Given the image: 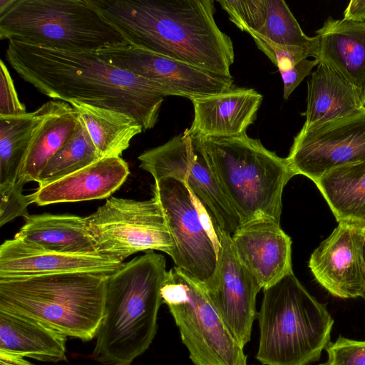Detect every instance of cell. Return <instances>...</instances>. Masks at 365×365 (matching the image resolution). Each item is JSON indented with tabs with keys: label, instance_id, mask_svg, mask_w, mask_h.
<instances>
[{
	"label": "cell",
	"instance_id": "cell-38",
	"mask_svg": "<svg viewBox=\"0 0 365 365\" xmlns=\"http://www.w3.org/2000/svg\"><path fill=\"white\" fill-rule=\"evenodd\" d=\"M13 1L14 0H0V14L4 11Z\"/></svg>",
	"mask_w": 365,
	"mask_h": 365
},
{
	"label": "cell",
	"instance_id": "cell-13",
	"mask_svg": "<svg viewBox=\"0 0 365 365\" xmlns=\"http://www.w3.org/2000/svg\"><path fill=\"white\" fill-rule=\"evenodd\" d=\"M100 59L155 83L168 96L188 98L215 95L233 87L224 77L125 42L93 52Z\"/></svg>",
	"mask_w": 365,
	"mask_h": 365
},
{
	"label": "cell",
	"instance_id": "cell-8",
	"mask_svg": "<svg viewBox=\"0 0 365 365\" xmlns=\"http://www.w3.org/2000/svg\"><path fill=\"white\" fill-rule=\"evenodd\" d=\"M161 297L195 365H247L244 346L200 282L174 267L167 273Z\"/></svg>",
	"mask_w": 365,
	"mask_h": 365
},
{
	"label": "cell",
	"instance_id": "cell-1",
	"mask_svg": "<svg viewBox=\"0 0 365 365\" xmlns=\"http://www.w3.org/2000/svg\"><path fill=\"white\" fill-rule=\"evenodd\" d=\"M5 56L19 76L43 95L123 113L135 119L143 131L155 126L168 96L158 84L107 63L93 52L11 41Z\"/></svg>",
	"mask_w": 365,
	"mask_h": 365
},
{
	"label": "cell",
	"instance_id": "cell-18",
	"mask_svg": "<svg viewBox=\"0 0 365 365\" xmlns=\"http://www.w3.org/2000/svg\"><path fill=\"white\" fill-rule=\"evenodd\" d=\"M194 119L184 133L194 137L235 136L246 133L256 118L262 96L252 88H234L190 98Z\"/></svg>",
	"mask_w": 365,
	"mask_h": 365
},
{
	"label": "cell",
	"instance_id": "cell-41",
	"mask_svg": "<svg viewBox=\"0 0 365 365\" xmlns=\"http://www.w3.org/2000/svg\"><path fill=\"white\" fill-rule=\"evenodd\" d=\"M363 299H365V292H364V294Z\"/></svg>",
	"mask_w": 365,
	"mask_h": 365
},
{
	"label": "cell",
	"instance_id": "cell-4",
	"mask_svg": "<svg viewBox=\"0 0 365 365\" xmlns=\"http://www.w3.org/2000/svg\"><path fill=\"white\" fill-rule=\"evenodd\" d=\"M195 138L240 225L261 220L280 224L283 190L295 175L287 158L246 133Z\"/></svg>",
	"mask_w": 365,
	"mask_h": 365
},
{
	"label": "cell",
	"instance_id": "cell-17",
	"mask_svg": "<svg viewBox=\"0 0 365 365\" xmlns=\"http://www.w3.org/2000/svg\"><path fill=\"white\" fill-rule=\"evenodd\" d=\"M122 264L123 262L98 253L58 252L15 237L0 246V279L73 272L110 274Z\"/></svg>",
	"mask_w": 365,
	"mask_h": 365
},
{
	"label": "cell",
	"instance_id": "cell-33",
	"mask_svg": "<svg viewBox=\"0 0 365 365\" xmlns=\"http://www.w3.org/2000/svg\"><path fill=\"white\" fill-rule=\"evenodd\" d=\"M325 349L328 365H365V341L339 336Z\"/></svg>",
	"mask_w": 365,
	"mask_h": 365
},
{
	"label": "cell",
	"instance_id": "cell-5",
	"mask_svg": "<svg viewBox=\"0 0 365 365\" xmlns=\"http://www.w3.org/2000/svg\"><path fill=\"white\" fill-rule=\"evenodd\" d=\"M108 274L73 272L0 279V310L27 317L66 336L96 337Z\"/></svg>",
	"mask_w": 365,
	"mask_h": 365
},
{
	"label": "cell",
	"instance_id": "cell-14",
	"mask_svg": "<svg viewBox=\"0 0 365 365\" xmlns=\"http://www.w3.org/2000/svg\"><path fill=\"white\" fill-rule=\"evenodd\" d=\"M220 247L215 273L203 287L217 311L242 346L250 341L262 289L235 255L231 237L218 230Z\"/></svg>",
	"mask_w": 365,
	"mask_h": 365
},
{
	"label": "cell",
	"instance_id": "cell-25",
	"mask_svg": "<svg viewBox=\"0 0 365 365\" xmlns=\"http://www.w3.org/2000/svg\"><path fill=\"white\" fill-rule=\"evenodd\" d=\"M315 185L338 222L365 228V160L332 170Z\"/></svg>",
	"mask_w": 365,
	"mask_h": 365
},
{
	"label": "cell",
	"instance_id": "cell-24",
	"mask_svg": "<svg viewBox=\"0 0 365 365\" xmlns=\"http://www.w3.org/2000/svg\"><path fill=\"white\" fill-rule=\"evenodd\" d=\"M24 220L15 238L58 252L97 253L85 217L43 213L29 215Z\"/></svg>",
	"mask_w": 365,
	"mask_h": 365
},
{
	"label": "cell",
	"instance_id": "cell-15",
	"mask_svg": "<svg viewBox=\"0 0 365 365\" xmlns=\"http://www.w3.org/2000/svg\"><path fill=\"white\" fill-rule=\"evenodd\" d=\"M309 267L317 282L341 299L363 298L365 292V228L339 222L312 252Z\"/></svg>",
	"mask_w": 365,
	"mask_h": 365
},
{
	"label": "cell",
	"instance_id": "cell-36",
	"mask_svg": "<svg viewBox=\"0 0 365 365\" xmlns=\"http://www.w3.org/2000/svg\"><path fill=\"white\" fill-rule=\"evenodd\" d=\"M344 19L354 21H365V0L350 1L344 11Z\"/></svg>",
	"mask_w": 365,
	"mask_h": 365
},
{
	"label": "cell",
	"instance_id": "cell-21",
	"mask_svg": "<svg viewBox=\"0 0 365 365\" xmlns=\"http://www.w3.org/2000/svg\"><path fill=\"white\" fill-rule=\"evenodd\" d=\"M317 59L331 67L365 98V21L329 17L316 31Z\"/></svg>",
	"mask_w": 365,
	"mask_h": 365
},
{
	"label": "cell",
	"instance_id": "cell-28",
	"mask_svg": "<svg viewBox=\"0 0 365 365\" xmlns=\"http://www.w3.org/2000/svg\"><path fill=\"white\" fill-rule=\"evenodd\" d=\"M67 141L48 161L38 179L43 187L101 158L82 120Z\"/></svg>",
	"mask_w": 365,
	"mask_h": 365
},
{
	"label": "cell",
	"instance_id": "cell-11",
	"mask_svg": "<svg viewBox=\"0 0 365 365\" xmlns=\"http://www.w3.org/2000/svg\"><path fill=\"white\" fill-rule=\"evenodd\" d=\"M138 159L140 168L155 181L172 178L182 182L215 227L230 237L239 228V217L220 189L197 138L183 133L143 152Z\"/></svg>",
	"mask_w": 365,
	"mask_h": 365
},
{
	"label": "cell",
	"instance_id": "cell-10",
	"mask_svg": "<svg viewBox=\"0 0 365 365\" xmlns=\"http://www.w3.org/2000/svg\"><path fill=\"white\" fill-rule=\"evenodd\" d=\"M96 252L120 262L141 251L173 255V243L160 206L148 200L110 197L85 217Z\"/></svg>",
	"mask_w": 365,
	"mask_h": 365
},
{
	"label": "cell",
	"instance_id": "cell-39",
	"mask_svg": "<svg viewBox=\"0 0 365 365\" xmlns=\"http://www.w3.org/2000/svg\"><path fill=\"white\" fill-rule=\"evenodd\" d=\"M362 106H363V108L365 110V98L362 101Z\"/></svg>",
	"mask_w": 365,
	"mask_h": 365
},
{
	"label": "cell",
	"instance_id": "cell-30",
	"mask_svg": "<svg viewBox=\"0 0 365 365\" xmlns=\"http://www.w3.org/2000/svg\"><path fill=\"white\" fill-rule=\"evenodd\" d=\"M227 13L230 20L242 31L258 33L267 14V0L217 1Z\"/></svg>",
	"mask_w": 365,
	"mask_h": 365
},
{
	"label": "cell",
	"instance_id": "cell-42",
	"mask_svg": "<svg viewBox=\"0 0 365 365\" xmlns=\"http://www.w3.org/2000/svg\"><path fill=\"white\" fill-rule=\"evenodd\" d=\"M251 365H257V364H251Z\"/></svg>",
	"mask_w": 365,
	"mask_h": 365
},
{
	"label": "cell",
	"instance_id": "cell-7",
	"mask_svg": "<svg viewBox=\"0 0 365 365\" xmlns=\"http://www.w3.org/2000/svg\"><path fill=\"white\" fill-rule=\"evenodd\" d=\"M0 38L86 52L126 42L91 0H14L0 14Z\"/></svg>",
	"mask_w": 365,
	"mask_h": 365
},
{
	"label": "cell",
	"instance_id": "cell-34",
	"mask_svg": "<svg viewBox=\"0 0 365 365\" xmlns=\"http://www.w3.org/2000/svg\"><path fill=\"white\" fill-rule=\"evenodd\" d=\"M0 71V117L26 113V107L19 99L10 73L3 60H1Z\"/></svg>",
	"mask_w": 365,
	"mask_h": 365
},
{
	"label": "cell",
	"instance_id": "cell-6",
	"mask_svg": "<svg viewBox=\"0 0 365 365\" xmlns=\"http://www.w3.org/2000/svg\"><path fill=\"white\" fill-rule=\"evenodd\" d=\"M257 317L262 365H309L331 343L334 319L294 273L263 289Z\"/></svg>",
	"mask_w": 365,
	"mask_h": 365
},
{
	"label": "cell",
	"instance_id": "cell-37",
	"mask_svg": "<svg viewBox=\"0 0 365 365\" xmlns=\"http://www.w3.org/2000/svg\"><path fill=\"white\" fill-rule=\"evenodd\" d=\"M0 365H35L25 357L10 351L0 349Z\"/></svg>",
	"mask_w": 365,
	"mask_h": 365
},
{
	"label": "cell",
	"instance_id": "cell-31",
	"mask_svg": "<svg viewBox=\"0 0 365 365\" xmlns=\"http://www.w3.org/2000/svg\"><path fill=\"white\" fill-rule=\"evenodd\" d=\"M249 34L253 38L258 48L277 67L279 73L289 70L304 58H315L314 53L307 48L279 45L256 32Z\"/></svg>",
	"mask_w": 365,
	"mask_h": 365
},
{
	"label": "cell",
	"instance_id": "cell-20",
	"mask_svg": "<svg viewBox=\"0 0 365 365\" xmlns=\"http://www.w3.org/2000/svg\"><path fill=\"white\" fill-rule=\"evenodd\" d=\"M34 121L19 180L38 181L44 168L74 132L78 115L65 101L52 100L33 112Z\"/></svg>",
	"mask_w": 365,
	"mask_h": 365
},
{
	"label": "cell",
	"instance_id": "cell-22",
	"mask_svg": "<svg viewBox=\"0 0 365 365\" xmlns=\"http://www.w3.org/2000/svg\"><path fill=\"white\" fill-rule=\"evenodd\" d=\"M364 109L357 90L331 67L319 62L307 81L306 117L302 129L358 114Z\"/></svg>",
	"mask_w": 365,
	"mask_h": 365
},
{
	"label": "cell",
	"instance_id": "cell-19",
	"mask_svg": "<svg viewBox=\"0 0 365 365\" xmlns=\"http://www.w3.org/2000/svg\"><path fill=\"white\" fill-rule=\"evenodd\" d=\"M130 174L121 157L101 158L31 193L33 203L43 206L61 202L104 199L112 195Z\"/></svg>",
	"mask_w": 365,
	"mask_h": 365
},
{
	"label": "cell",
	"instance_id": "cell-27",
	"mask_svg": "<svg viewBox=\"0 0 365 365\" xmlns=\"http://www.w3.org/2000/svg\"><path fill=\"white\" fill-rule=\"evenodd\" d=\"M33 112L0 117V187L19 180L33 126Z\"/></svg>",
	"mask_w": 365,
	"mask_h": 365
},
{
	"label": "cell",
	"instance_id": "cell-3",
	"mask_svg": "<svg viewBox=\"0 0 365 365\" xmlns=\"http://www.w3.org/2000/svg\"><path fill=\"white\" fill-rule=\"evenodd\" d=\"M167 273L165 257L150 250L108 275L94 360L103 365H131L149 348L157 332Z\"/></svg>",
	"mask_w": 365,
	"mask_h": 365
},
{
	"label": "cell",
	"instance_id": "cell-35",
	"mask_svg": "<svg viewBox=\"0 0 365 365\" xmlns=\"http://www.w3.org/2000/svg\"><path fill=\"white\" fill-rule=\"evenodd\" d=\"M317 64H319L318 59L304 58L289 70L280 73L284 84L283 97L284 99H288L294 90Z\"/></svg>",
	"mask_w": 365,
	"mask_h": 365
},
{
	"label": "cell",
	"instance_id": "cell-29",
	"mask_svg": "<svg viewBox=\"0 0 365 365\" xmlns=\"http://www.w3.org/2000/svg\"><path fill=\"white\" fill-rule=\"evenodd\" d=\"M267 19L257 34L279 45L307 48L317 59L318 36L309 37L303 32L284 1L267 0Z\"/></svg>",
	"mask_w": 365,
	"mask_h": 365
},
{
	"label": "cell",
	"instance_id": "cell-32",
	"mask_svg": "<svg viewBox=\"0 0 365 365\" xmlns=\"http://www.w3.org/2000/svg\"><path fill=\"white\" fill-rule=\"evenodd\" d=\"M24 184L18 180L13 186L0 187V226L17 217H26L28 206L33 203L31 194L24 195Z\"/></svg>",
	"mask_w": 365,
	"mask_h": 365
},
{
	"label": "cell",
	"instance_id": "cell-26",
	"mask_svg": "<svg viewBox=\"0 0 365 365\" xmlns=\"http://www.w3.org/2000/svg\"><path fill=\"white\" fill-rule=\"evenodd\" d=\"M68 103L78 113L101 158L120 157L133 137L143 131L135 119L123 113L76 101Z\"/></svg>",
	"mask_w": 365,
	"mask_h": 365
},
{
	"label": "cell",
	"instance_id": "cell-12",
	"mask_svg": "<svg viewBox=\"0 0 365 365\" xmlns=\"http://www.w3.org/2000/svg\"><path fill=\"white\" fill-rule=\"evenodd\" d=\"M286 158L295 175L314 183L332 170L365 160V110L301 129Z\"/></svg>",
	"mask_w": 365,
	"mask_h": 365
},
{
	"label": "cell",
	"instance_id": "cell-2",
	"mask_svg": "<svg viewBox=\"0 0 365 365\" xmlns=\"http://www.w3.org/2000/svg\"><path fill=\"white\" fill-rule=\"evenodd\" d=\"M91 1L129 44L232 78L233 43L216 24L213 1Z\"/></svg>",
	"mask_w": 365,
	"mask_h": 365
},
{
	"label": "cell",
	"instance_id": "cell-23",
	"mask_svg": "<svg viewBox=\"0 0 365 365\" xmlns=\"http://www.w3.org/2000/svg\"><path fill=\"white\" fill-rule=\"evenodd\" d=\"M67 336L36 319L0 310V349L44 362L66 359Z\"/></svg>",
	"mask_w": 365,
	"mask_h": 365
},
{
	"label": "cell",
	"instance_id": "cell-9",
	"mask_svg": "<svg viewBox=\"0 0 365 365\" xmlns=\"http://www.w3.org/2000/svg\"><path fill=\"white\" fill-rule=\"evenodd\" d=\"M152 189L171 235V258L175 267L202 284H206L214 276L217 266L219 229L180 180L163 178L155 181Z\"/></svg>",
	"mask_w": 365,
	"mask_h": 365
},
{
	"label": "cell",
	"instance_id": "cell-40",
	"mask_svg": "<svg viewBox=\"0 0 365 365\" xmlns=\"http://www.w3.org/2000/svg\"><path fill=\"white\" fill-rule=\"evenodd\" d=\"M320 365H328V364L326 362L325 364H320Z\"/></svg>",
	"mask_w": 365,
	"mask_h": 365
},
{
	"label": "cell",
	"instance_id": "cell-16",
	"mask_svg": "<svg viewBox=\"0 0 365 365\" xmlns=\"http://www.w3.org/2000/svg\"><path fill=\"white\" fill-rule=\"evenodd\" d=\"M231 245L263 289L293 274L292 240L279 223L261 220L242 225L231 237Z\"/></svg>",
	"mask_w": 365,
	"mask_h": 365
}]
</instances>
